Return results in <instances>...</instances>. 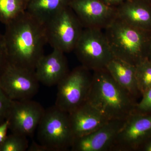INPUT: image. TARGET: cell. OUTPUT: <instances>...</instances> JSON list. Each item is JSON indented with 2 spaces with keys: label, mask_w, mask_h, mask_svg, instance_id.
Segmentation results:
<instances>
[{
  "label": "cell",
  "mask_w": 151,
  "mask_h": 151,
  "mask_svg": "<svg viewBox=\"0 0 151 151\" xmlns=\"http://www.w3.org/2000/svg\"><path fill=\"white\" fill-rule=\"evenodd\" d=\"M106 68L117 84L136 101L142 97L137 84L135 65L114 57Z\"/></svg>",
  "instance_id": "2e32d148"
},
{
  "label": "cell",
  "mask_w": 151,
  "mask_h": 151,
  "mask_svg": "<svg viewBox=\"0 0 151 151\" xmlns=\"http://www.w3.org/2000/svg\"><path fill=\"white\" fill-rule=\"evenodd\" d=\"M133 113L151 116V87L142 95Z\"/></svg>",
  "instance_id": "44dd1931"
},
{
  "label": "cell",
  "mask_w": 151,
  "mask_h": 151,
  "mask_svg": "<svg viewBox=\"0 0 151 151\" xmlns=\"http://www.w3.org/2000/svg\"><path fill=\"white\" fill-rule=\"evenodd\" d=\"M29 146L27 137L12 133L0 145V151H25Z\"/></svg>",
  "instance_id": "ffe728a7"
},
{
  "label": "cell",
  "mask_w": 151,
  "mask_h": 151,
  "mask_svg": "<svg viewBox=\"0 0 151 151\" xmlns=\"http://www.w3.org/2000/svg\"><path fill=\"white\" fill-rule=\"evenodd\" d=\"M37 129L38 139L48 151H67L73 145L69 114L55 105L45 110Z\"/></svg>",
  "instance_id": "277c9868"
},
{
  "label": "cell",
  "mask_w": 151,
  "mask_h": 151,
  "mask_svg": "<svg viewBox=\"0 0 151 151\" xmlns=\"http://www.w3.org/2000/svg\"><path fill=\"white\" fill-rule=\"evenodd\" d=\"M68 114L75 137L88 134L109 121L87 101Z\"/></svg>",
  "instance_id": "5bb4252c"
},
{
  "label": "cell",
  "mask_w": 151,
  "mask_h": 151,
  "mask_svg": "<svg viewBox=\"0 0 151 151\" xmlns=\"http://www.w3.org/2000/svg\"><path fill=\"white\" fill-rule=\"evenodd\" d=\"M117 17L134 27L151 32V4L146 0H127L116 6Z\"/></svg>",
  "instance_id": "9a60e30c"
},
{
  "label": "cell",
  "mask_w": 151,
  "mask_h": 151,
  "mask_svg": "<svg viewBox=\"0 0 151 151\" xmlns=\"http://www.w3.org/2000/svg\"><path fill=\"white\" fill-rule=\"evenodd\" d=\"M5 26L4 36L8 62L35 71L47 43L44 25L26 12Z\"/></svg>",
  "instance_id": "6da1fadb"
},
{
  "label": "cell",
  "mask_w": 151,
  "mask_h": 151,
  "mask_svg": "<svg viewBox=\"0 0 151 151\" xmlns=\"http://www.w3.org/2000/svg\"><path fill=\"white\" fill-rule=\"evenodd\" d=\"M93 72L87 102L108 121L126 120L137 102L117 84L106 68Z\"/></svg>",
  "instance_id": "7a4b0ae2"
},
{
  "label": "cell",
  "mask_w": 151,
  "mask_h": 151,
  "mask_svg": "<svg viewBox=\"0 0 151 151\" xmlns=\"http://www.w3.org/2000/svg\"><path fill=\"white\" fill-rule=\"evenodd\" d=\"M64 52L53 49L51 53L43 55L36 66L35 74L40 83L47 86L57 84L69 72Z\"/></svg>",
  "instance_id": "4fadbf2b"
},
{
  "label": "cell",
  "mask_w": 151,
  "mask_h": 151,
  "mask_svg": "<svg viewBox=\"0 0 151 151\" xmlns=\"http://www.w3.org/2000/svg\"><path fill=\"white\" fill-rule=\"evenodd\" d=\"M7 62L4 36L0 33V70Z\"/></svg>",
  "instance_id": "603a6c76"
},
{
  "label": "cell",
  "mask_w": 151,
  "mask_h": 151,
  "mask_svg": "<svg viewBox=\"0 0 151 151\" xmlns=\"http://www.w3.org/2000/svg\"><path fill=\"white\" fill-rule=\"evenodd\" d=\"M103 31L84 28L73 50L81 65L90 71L106 68L114 58Z\"/></svg>",
  "instance_id": "8992f818"
},
{
  "label": "cell",
  "mask_w": 151,
  "mask_h": 151,
  "mask_svg": "<svg viewBox=\"0 0 151 151\" xmlns=\"http://www.w3.org/2000/svg\"><path fill=\"white\" fill-rule=\"evenodd\" d=\"M147 59L151 61V35L150 38V42L148 51Z\"/></svg>",
  "instance_id": "83f0119b"
},
{
  "label": "cell",
  "mask_w": 151,
  "mask_h": 151,
  "mask_svg": "<svg viewBox=\"0 0 151 151\" xmlns=\"http://www.w3.org/2000/svg\"><path fill=\"white\" fill-rule=\"evenodd\" d=\"M92 74L82 65L69 71L57 84L55 105L68 113L86 103L92 85Z\"/></svg>",
  "instance_id": "52a82bcc"
},
{
  "label": "cell",
  "mask_w": 151,
  "mask_h": 151,
  "mask_svg": "<svg viewBox=\"0 0 151 151\" xmlns=\"http://www.w3.org/2000/svg\"><path fill=\"white\" fill-rule=\"evenodd\" d=\"M71 0H29L26 12L44 24L52 17L69 6Z\"/></svg>",
  "instance_id": "e0dca14e"
},
{
  "label": "cell",
  "mask_w": 151,
  "mask_h": 151,
  "mask_svg": "<svg viewBox=\"0 0 151 151\" xmlns=\"http://www.w3.org/2000/svg\"><path fill=\"white\" fill-rule=\"evenodd\" d=\"M135 67L137 84L142 96L151 87V61L145 60Z\"/></svg>",
  "instance_id": "d6986e66"
},
{
  "label": "cell",
  "mask_w": 151,
  "mask_h": 151,
  "mask_svg": "<svg viewBox=\"0 0 151 151\" xmlns=\"http://www.w3.org/2000/svg\"><path fill=\"white\" fill-rule=\"evenodd\" d=\"M28 151H48L46 148L40 144H37L33 142L30 146H29Z\"/></svg>",
  "instance_id": "d4e9b609"
},
{
  "label": "cell",
  "mask_w": 151,
  "mask_h": 151,
  "mask_svg": "<svg viewBox=\"0 0 151 151\" xmlns=\"http://www.w3.org/2000/svg\"><path fill=\"white\" fill-rule=\"evenodd\" d=\"M39 83L34 71L8 61L0 70V86L11 100H31L37 93Z\"/></svg>",
  "instance_id": "ba28073f"
},
{
  "label": "cell",
  "mask_w": 151,
  "mask_h": 151,
  "mask_svg": "<svg viewBox=\"0 0 151 151\" xmlns=\"http://www.w3.org/2000/svg\"><path fill=\"white\" fill-rule=\"evenodd\" d=\"M69 6L84 28L105 30L117 18L116 7L103 0H71Z\"/></svg>",
  "instance_id": "8fae6325"
},
{
  "label": "cell",
  "mask_w": 151,
  "mask_h": 151,
  "mask_svg": "<svg viewBox=\"0 0 151 151\" xmlns=\"http://www.w3.org/2000/svg\"><path fill=\"white\" fill-rule=\"evenodd\" d=\"M125 120H112L94 132L75 137L72 151H111Z\"/></svg>",
  "instance_id": "7c38bea8"
},
{
  "label": "cell",
  "mask_w": 151,
  "mask_h": 151,
  "mask_svg": "<svg viewBox=\"0 0 151 151\" xmlns=\"http://www.w3.org/2000/svg\"><path fill=\"white\" fill-rule=\"evenodd\" d=\"M151 136V115L132 113L125 121L111 151H138Z\"/></svg>",
  "instance_id": "30bf717a"
},
{
  "label": "cell",
  "mask_w": 151,
  "mask_h": 151,
  "mask_svg": "<svg viewBox=\"0 0 151 151\" xmlns=\"http://www.w3.org/2000/svg\"><path fill=\"white\" fill-rule=\"evenodd\" d=\"M138 151H151V136L141 146Z\"/></svg>",
  "instance_id": "484cf974"
},
{
  "label": "cell",
  "mask_w": 151,
  "mask_h": 151,
  "mask_svg": "<svg viewBox=\"0 0 151 151\" xmlns=\"http://www.w3.org/2000/svg\"><path fill=\"white\" fill-rule=\"evenodd\" d=\"M9 129V122L7 120L0 124V145L4 141L7 136L8 130Z\"/></svg>",
  "instance_id": "cb8c5ba5"
},
{
  "label": "cell",
  "mask_w": 151,
  "mask_h": 151,
  "mask_svg": "<svg viewBox=\"0 0 151 151\" xmlns=\"http://www.w3.org/2000/svg\"><path fill=\"white\" fill-rule=\"evenodd\" d=\"M104 32L114 57L134 65L147 59L151 32L134 27L117 17Z\"/></svg>",
  "instance_id": "3957f363"
},
{
  "label": "cell",
  "mask_w": 151,
  "mask_h": 151,
  "mask_svg": "<svg viewBox=\"0 0 151 151\" xmlns=\"http://www.w3.org/2000/svg\"><path fill=\"white\" fill-rule=\"evenodd\" d=\"M29 0H0V22L5 25L26 11Z\"/></svg>",
  "instance_id": "ac0fdd59"
},
{
  "label": "cell",
  "mask_w": 151,
  "mask_h": 151,
  "mask_svg": "<svg viewBox=\"0 0 151 151\" xmlns=\"http://www.w3.org/2000/svg\"><path fill=\"white\" fill-rule=\"evenodd\" d=\"M45 111L40 103L31 100H12L6 119L12 133L32 137Z\"/></svg>",
  "instance_id": "9c48e42d"
},
{
  "label": "cell",
  "mask_w": 151,
  "mask_h": 151,
  "mask_svg": "<svg viewBox=\"0 0 151 151\" xmlns=\"http://www.w3.org/2000/svg\"><path fill=\"white\" fill-rule=\"evenodd\" d=\"M12 101L0 86V124L6 119Z\"/></svg>",
  "instance_id": "7402d4cb"
},
{
  "label": "cell",
  "mask_w": 151,
  "mask_h": 151,
  "mask_svg": "<svg viewBox=\"0 0 151 151\" xmlns=\"http://www.w3.org/2000/svg\"><path fill=\"white\" fill-rule=\"evenodd\" d=\"M146 1H148L151 4V0H146Z\"/></svg>",
  "instance_id": "f1b7e54d"
},
{
  "label": "cell",
  "mask_w": 151,
  "mask_h": 151,
  "mask_svg": "<svg viewBox=\"0 0 151 151\" xmlns=\"http://www.w3.org/2000/svg\"><path fill=\"white\" fill-rule=\"evenodd\" d=\"M43 25L47 43L64 53L74 50L84 29L69 6Z\"/></svg>",
  "instance_id": "5b68a950"
},
{
  "label": "cell",
  "mask_w": 151,
  "mask_h": 151,
  "mask_svg": "<svg viewBox=\"0 0 151 151\" xmlns=\"http://www.w3.org/2000/svg\"><path fill=\"white\" fill-rule=\"evenodd\" d=\"M108 5L112 6H117L127 0H103Z\"/></svg>",
  "instance_id": "4316f807"
}]
</instances>
